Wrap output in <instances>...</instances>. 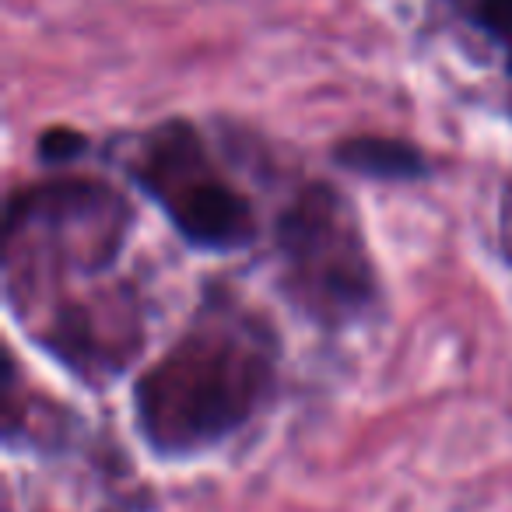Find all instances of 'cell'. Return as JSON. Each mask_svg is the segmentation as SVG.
Here are the masks:
<instances>
[{
	"mask_svg": "<svg viewBox=\"0 0 512 512\" xmlns=\"http://www.w3.org/2000/svg\"><path fill=\"white\" fill-rule=\"evenodd\" d=\"M442 11L456 39L495 64L512 92V0H442Z\"/></svg>",
	"mask_w": 512,
	"mask_h": 512,
	"instance_id": "8992f818",
	"label": "cell"
},
{
	"mask_svg": "<svg viewBox=\"0 0 512 512\" xmlns=\"http://www.w3.org/2000/svg\"><path fill=\"white\" fill-rule=\"evenodd\" d=\"M281 355L271 316L232 288H207L176 341L134 379L130 418L137 439L169 463L225 449L274 407Z\"/></svg>",
	"mask_w": 512,
	"mask_h": 512,
	"instance_id": "6da1fadb",
	"label": "cell"
},
{
	"mask_svg": "<svg viewBox=\"0 0 512 512\" xmlns=\"http://www.w3.org/2000/svg\"><path fill=\"white\" fill-rule=\"evenodd\" d=\"M127 176L197 253H242L260 235L249 193L239 190L186 116H169L137 137L127 158Z\"/></svg>",
	"mask_w": 512,
	"mask_h": 512,
	"instance_id": "277c9868",
	"label": "cell"
},
{
	"mask_svg": "<svg viewBox=\"0 0 512 512\" xmlns=\"http://www.w3.org/2000/svg\"><path fill=\"white\" fill-rule=\"evenodd\" d=\"M134 204L102 179L46 176L11 197L4 285L18 320H32L74 292V278L99 285L134 235Z\"/></svg>",
	"mask_w": 512,
	"mask_h": 512,
	"instance_id": "7a4b0ae2",
	"label": "cell"
},
{
	"mask_svg": "<svg viewBox=\"0 0 512 512\" xmlns=\"http://www.w3.org/2000/svg\"><path fill=\"white\" fill-rule=\"evenodd\" d=\"M81 151H85V137L74 134V130L67 127H53L43 134V141H39V155H43V162L50 165V169H64L71 158H78Z\"/></svg>",
	"mask_w": 512,
	"mask_h": 512,
	"instance_id": "52a82bcc",
	"label": "cell"
},
{
	"mask_svg": "<svg viewBox=\"0 0 512 512\" xmlns=\"http://www.w3.org/2000/svg\"><path fill=\"white\" fill-rule=\"evenodd\" d=\"M281 299L327 334L369 327L386 309L376 253L351 197L330 179L302 183L274 218Z\"/></svg>",
	"mask_w": 512,
	"mask_h": 512,
	"instance_id": "3957f363",
	"label": "cell"
},
{
	"mask_svg": "<svg viewBox=\"0 0 512 512\" xmlns=\"http://www.w3.org/2000/svg\"><path fill=\"white\" fill-rule=\"evenodd\" d=\"M341 169L351 176L372 179V183H421L432 176V162L418 144L404 141V137H386V134H355L337 141L330 151Z\"/></svg>",
	"mask_w": 512,
	"mask_h": 512,
	"instance_id": "5b68a950",
	"label": "cell"
}]
</instances>
